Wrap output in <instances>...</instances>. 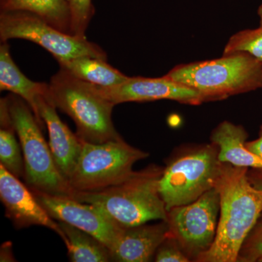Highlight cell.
<instances>
[{"instance_id": "1", "label": "cell", "mask_w": 262, "mask_h": 262, "mask_svg": "<svg viewBox=\"0 0 262 262\" xmlns=\"http://www.w3.org/2000/svg\"><path fill=\"white\" fill-rule=\"evenodd\" d=\"M214 188L220 198L216 235L196 261H238L243 245L261 217L262 187L253 185L248 168L222 162Z\"/></svg>"}, {"instance_id": "2", "label": "cell", "mask_w": 262, "mask_h": 262, "mask_svg": "<svg viewBox=\"0 0 262 262\" xmlns=\"http://www.w3.org/2000/svg\"><path fill=\"white\" fill-rule=\"evenodd\" d=\"M163 168L150 165L125 182L96 192H76L74 199L97 207L120 227L166 221L168 211L159 192Z\"/></svg>"}, {"instance_id": "3", "label": "cell", "mask_w": 262, "mask_h": 262, "mask_svg": "<svg viewBox=\"0 0 262 262\" xmlns=\"http://www.w3.org/2000/svg\"><path fill=\"white\" fill-rule=\"evenodd\" d=\"M165 77L199 93L204 102L262 89V62L244 52L177 66Z\"/></svg>"}, {"instance_id": "4", "label": "cell", "mask_w": 262, "mask_h": 262, "mask_svg": "<svg viewBox=\"0 0 262 262\" xmlns=\"http://www.w3.org/2000/svg\"><path fill=\"white\" fill-rule=\"evenodd\" d=\"M49 89L55 106L75 122L77 135L82 141L101 144L122 139L112 120L115 105L92 84L60 70L52 77Z\"/></svg>"}, {"instance_id": "5", "label": "cell", "mask_w": 262, "mask_h": 262, "mask_svg": "<svg viewBox=\"0 0 262 262\" xmlns=\"http://www.w3.org/2000/svg\"><path fill=\"white\" fill-rule=\"evenodd\" d=\"M1 99L20 141L27 186L48 194L73 198L76 192L58 170L41 125L28 103L13 94Z\"/></svg>"}, {"instance_id": "6", "label": "cell", "mask_w": 262, "mask_h": 262, "mask_svg": "<svg viewBox=\"0 0 262 262\" xmlns=\"http://www.w3.org/2000/svg\"><path fill=\"white\" fill-rule=\"evenodd\" d=\"M149 155L123 139L101 144L82 141L80 155L69 183L75 192L103 190L127 180L134 173V164Z\"/></svg>"}, {"instance_id": "7", "label": "cell", "mask_w": 262, "mask_h": 262, "mask_svg": "<svg viewBox=\"0 0 262 262\" xmlns=\"http://www.w3.org/2000/svg\"><path fill=\"white\" fill-rule=\"evenodd\" d=\"M212 144L182 155L163 169L159 192L167 211L195 201L214 187L222 162Z\"/></svg>"}, {"instance_id": "8", "label": "cell", "mask_w": 262, "mask_h": 262, "mask_svg": "<svg viewBox=\"0 0 262 262\" xmlns=\"http://www.w3.org/2000/svg\"><path fill=\"white\" fill-rule=\"evenodd\" d=\"M0 38L2 42L22 39L36 43L50 52L57 61L82 56L107 60L106 52L98 45L61 32L27 11H1Z\"/></svg>"}, {"instance_id": "9", "label": "cell", "mask_w": 262, "mask_h": 262, "mask_svg": "<svg viewBox=\"0 0 262 262\" xmlns=\"http://www.w3.org/2000/svg\"><path fill=\"white\" fill-rule=\"evenodd\" d=\"M220 212V194L214 187L195 201L168 211L170 235L189 259L196 261L211 247L216 235Z\"/></svg>"}, {"instance_id": "10", "label": "cell", "mask_w": 262, "mask_h": 262, "mask_svg": "<svg viewBox=\"0 0 262 262\" xmlns=\"http://www.w3.org/2000/svg\"><path fill=\"white\" fill-rule=\"evenodd\" d=\"M53 220L63 222L88 232L111 250L124 227H120L99 208L70 196L48 194L30 189Z\"/></svg>"}, {"instance_id": "11", "label": "cell", "mask_w": 262, "mask_h": 262, "mask_svg": "<svg viewBox=\"0 0 262 262\" xmlns=\"http://www.w3.org/2000/svg\"><path fill=\"white\" fill-rule=\"evenodd\" d=\"M93 85L98 94L115 105L163 99L189 105H199L204 102L199 93L165 76L158 78L129 77L125 82L113 87Z\"/></svg>"}, {"instance_id": "12", "label": "cell", "mask_w": 262, "mask_h": 262, "mask_svg": "<svg viewBox=\"0 0 262 262\" xmlns=\"http://www.w3.org/2000/svg\"><path fill=\"white\" fill-rule=\"evenodd\" d=\"M0 198L5 214L17 229L42 226L51 229L64 241L58 222L48 214L31 190L18 177L0 165Z\"/></svg>"}, {"instance_id": "13", "label": "cell", "mask_w": 262, "mask_h": 262, "mask_svg": "<svg viewBox=\"0 0 262 262\" xmlns=\"http://www.w3.org/2000/svg\"><path fill=\"white\" fill-rule=\"evenodd\" d=\"M48 91L36 99L35 117L39 125L46 124L49 134V146L58 170L69 182L82 149V141L62 121Z\"/></svg>"}, {"instance_id": "14", "label": "cell", "mask_w": 262, "mask_h": 262, "mask_svg": "<svg viewBox=\"0 0 262 262\" xmlns=\"http://www.w3.org/2000/svg\"><path fill=\"white\" fill-rule=\"evenodd\" d=\"M170 235L166 221L122 229L110 250L111 260L119 262H147L155 258L160 244Z\"/></svg>"}, {"instance_id": "15", "label": "cell", "mask_w": 262, "mask_h": 262, "mask_svg": "<svg viewBox=\"0 0 262 262\" xmlns=\"http://www.w3.org/2000/svg\"><path fill=\"white\" fill-rule=\"evenodd\" d=\"M244 127L229 121L221 122L212 132L211 140L219 150V160L234 166L262 169V158L246 147Z\"/></svg>"}, {"instance_id": "16", "label": "cell", "mask_w": 262, "mask_h": 262, "mask_svg": "<svg viewBox=\"0 0 262 262\" xmlns=\"http://www.w3.org/2000/svg\"><path fill=\"white\" fill-rule=\"evenodd\" d=\"M0 89L23 98L36 115V99L49 91V84L29 80L20 72L12 58L8 42L0 46Z\"/></svg>"}, {"instance_id": "17", "label": "cell", "mask_w": 262, "mask_h": 262, "mask_svg": "<svg viewBox=\"0 0 262 262\" xmlns=\"http://www.w3.org/2000/svg\"><path fill=\"white\" fill-rule=\"evenodd\" d=\"M60 70L76 78L101 87H113L129 77L108 64L106 60L89 56L75 57L58 61Z\"/></svg>"}, {"instance_id": "18", "label": "cell", "mask_w": 262, "mask_h": 262, "mask_svg": "<svg viewBox=\"0 0 262 262\" xmlns=\"http://www.w3.org/2000/svg\"><path fill=\"white\" fill-rule=\"evenodd\" d=\"M0 9L34 13L58 30L72 35V18L67 0H0Z\"/></svg>"}, {"instance_id": "19", "label": "cell", "mask_w": 262, "mask_h": 262, "mask_svg": "<svg viewBox=\"0 0 262 262\" xmlns=\"http://www.w3.org/2000/svg\"><path fill=\"white\" fill-rule=\"evenodd\" d=\"M64 234L63 243L72 262H107L111 253L104 244L83 230L63 222H58Z\"/></svg>"}, {"instance_id": "20", "label": "cell", "mask_w": 262, "mask_h": 262, "mask_svg": "<svg viewBox=\"0 0 262 262\" xmlns=\"http://www.w3.org/2000/svg\"><path fill=\"white\" fill-rule=\"evenodd\" d=\"M0 162L10 173L24 178L25 166L21 146L15 137L14 127L4 101H0Z\"/></svg>"}, {"instance_id": "21", "label": "cell", "mask_w": 262, "mask_h": 262, "mask_svg": "<svg viewBox=\"0 0 262 262\" xmlns=\"http://www.w3.org/2000/svg\"><path fill=\"white\" fill-rule=\"evenodd\" d=\"M238 52L247 53L262 62V27L239 31L229 38L223 55Z\"/></svg>"}, {"instance_id": "22", "label": "cell", "mask_w": 262, "mask_h": 262, "mask_svg": "<svg viewBox=\"0 0 262 262\" xmlns=\"http://www.w3.org/2000/svg\"><path fill=\"white\" fill-rule=\"evenodd\" d=\"M67 2L72 18L71 34L74 37L86 39V30L95 13L93 0H67Z\"/></svg>"}, {"instance_id": "23", "label": "cell", "mask_w": 262, "mask_h": 262, "mask_svg": "<svg viewBox=\"0 0 262 262\" xmlns=\"http://www.w3.org/2000/svg\"><path fill=\"white\" fill-rule=\"evenodd\" d=\"M262 258V220L248 234L239 252L238 261H258Z\"/></svg>"}, {"instance_id": "24", "label": "cell", "mask_w": 262, "mask_h": 262, "mask_svg": "<svg viewBox=\"0 0 262 262\" xmlns=\"http://www.w3.org/2000/svg\"><path fill=\"white\" fill-rule=\"evenodd\" d=\"M157 262H188L191 261L183 251L178 242L169 235L160 244L155 255Z\"/></svg>"}, {"instance_id": "25", "label": "cell", "mask_w": 262, "mask_h": 262, "mask_svg": "<svg viewBox=\"0 0 262 262\" xmlns=\"http://www.w3.org/2000/svg\"><path fill=\"white\" fill-rule=\"evenodd\" d=\"M0 261H14L13 251H12V244L10 241L5 242L2 245L1 251H0Z\"/></svg>"}, {"instance_id": "26", "label": "cell", "mask_w": 262, "mask_h": 262, "mask_svg": "<svg viewBox=\"0 0 262 262\" xmlns=\"http://www.w3.org/2000/svg\"><path fill=\"white\" fill-rule=\"evenodd\" d=\"M246 146L250 151L262 158V133H259V138L258 139L246 142Z\"/></svg>"}, {"instance_id": "27", "label": "cell", "mask_w": 262, "mask_h": 262, "mask_svg": "<svg viewBox=\"0 0 262 262\" xmlns=\"http://www.w3.org/2000/svg\"><path fill=\"white\" fill-rule=\"evenodd\" d=\"M257 13L259 17V27H262V4L258 7Z\"/></svg>"}, {"instance_id": "28", "label": "cell", "mask_w": 262, "mask_h": 262, "mask_svg": "<svg viewBox=\"0 0 262 262\" xmlns=\"http://www.w3.org/2000/svg\"><path fill=\"white\" fill-rule=\"evenodd\" d=\"M259 133H262V125H261V129H260V132Z\"/></svg>"}, {"instance_id": "29", "label": "cell", "mask_w": 262, "mask_h": 262, "mask_svg": "<svg viewBox=\"0 0 262 262\" xmlns=\"http://www.w3.org/2000/svg\"><path fill=\"white\" fill-rule=\"evenodd\" d=\"M259 262H262V258H261V259L259 260V261H258Z\"/></svg>"}, {"instance_id": "30", "label": "cell", "mask_w": 262, "mask_h": 262, "mask_svg": "<svg viewBox=\"0 0 262 262\" xmlns=\"http://www.w3.org/2000/svg\"><path fill=\"white\" fill-rule=\"evenodd\" d=\"M260 218L262 219V213H261V217H260Z\"/></svg>"}]
</instances>
